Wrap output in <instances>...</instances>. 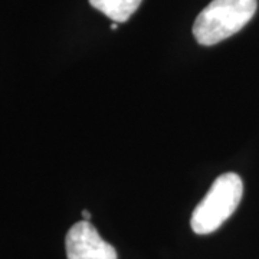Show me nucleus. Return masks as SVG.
Masks as SVG:
<instances>
[{
  "label": "nucleus",
  "mask_w": 259,
  "mask_h": 259,
  "mask_svg": "<svg viewBox=\"0 0 259 259\" xmlns=\"http://www.w3.org/2000/svg\"><path fill=\"white\" fill-rule=\"evenodd\" d=\"M82 216L85 221H90V218H91V214H90V212H88V210H82Z\"/></svg>",
  "instance_id": "obj_5"
},
{
  "label": "nucleus",
  "mask_w": 259,
  "mask_h": 259,
  "mask_svg": "<svg viewBox=\"0 0 259 259\" xmlns=\"http://www.w3.org/2000/svg\"><path fill=\"white\" fill-rule=\"evenodd\" d=\"M68 259H118L114 246L100 236L88 221H81L66 233L65 239Z\"/></svg>",
  "instance_id": "obj_3"
},
{
  "label": "nucleus",
  "mask_w": 259,
  "mask_h": 259,
  "mask_svg": "<svg viewBox=\"0 0 259 259\" xmlns=\"http://www.w3.org/2000/svg\"><path fill=\"white\" fill-rule=\"evenodd\" d=\"M111 29H112V30L118 29V23H117V22H114V23H111Z\"/></svg>",
  "instance_id": "obj_6"
},
{
  "label": "nucleus",
  "mask_w": 259,
  "mask_h": 259,
  "mask_svg": "<svg viewBox=\"0 0 259 259\" xmlns=\"http://www.w3.org/2000/svg\"><path fill=\"white\" fill-rule=\"evenodd\" d=\"M143 0H90L94 9L100 10L112 22L124 23L139 9Z\"/></svg>",
  "instance_id": "obj_4"
},
{
  "label": "nucleus",
  "mask_w": 259,
  "mask_h": 259,
  "mask_svg": "<svg viewBox=\"0 0 259 259\" xmlns=\"http://www.w3.org/2000/svg\"><path fill=\"white\" fill-rule=\"evenodd\" d=\"M243 182L236 173H225L213 182L202 202L194 207L190 225L194 233L207 235L219 229L239 206Z\"/></svg>",
  "instance_id": "obj_2"
},
{
  "label": "nucleus",
  "mask_w": 259,
  "mask_h": 259,
  "mask_svg": "<svg viewBox=\"0 0 259 259\" xmlns=\"http://www.w3.org/2000/svg\"><path fill=\"white\" fill-rule=\"evenodd\" d=\"M258 0H213L196 18L194 39L212 47L238 33L256 13Z\"/></svg>",
  "instance_id": "obj_1"
}]
</instances>
